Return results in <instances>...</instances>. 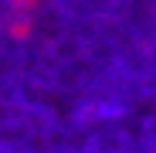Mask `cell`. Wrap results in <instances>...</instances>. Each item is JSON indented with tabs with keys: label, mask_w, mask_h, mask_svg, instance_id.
Masks as SVG:
<instances>
[]
</instances>
